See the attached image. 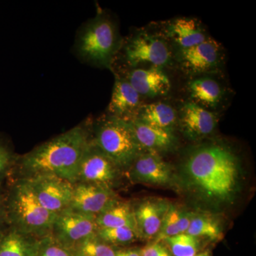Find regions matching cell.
<instances>
[{"instance_id": "12", "label": "cell", "mask_w": 256, "mask_h": 256, "mask_svg": "<svg viewBox=\"0 0 256 256\" xmlns=\"http://www.w3.org/2000/svg\"><path fill=\"white\" fill-rule=\"evenodd\" d=\"M220 60V46L218 42L207 38L200 44L182 50L180 60L185 70L191 74L206 73L214 70Z\"/></svg>"}, {"instance_id": "4", "label": "cell", "mask_w": 256, "mask_h": 256, "mask_svg": "<svg viewBox=\"0 0 256 256\" xmlns=\"http://www.w3.org/2000/svg\"><path fill=\"white\" fill-rule=\"evenodd\" d=\"M122 45L116 24L108 15L99 12L79 28L74 50L84 63L112 68Z\"/></svg>"}, {"instance_id": "26", "label": "cell", "mask_w": 256, "mask_h": 256, "mask_svg": "<svg viewBox=\"0 0 256 256\" xmlns=\"http://www.w3.org/2000/svg\"><path fill=\"white\" fill-rule=\"evenodd\" d=\"M186 234L196 237H206L216 240L222 237L220 226L212 218L204 216H194Z\"/></svg>"}, {"instance_id": "34", "label": "cell", "mask_w": 256, "mask_h": 256, "mask_svg": "<svg viewBox=\"0 0 256 256\" xmlns=\"http://www.w3.org/2000/svg\"><path fill=\"white\" fill-rule=\"evenodd\" d=\"M192 256H210V252H200V254H196Z\"/></svg>"}, {"instance_id": "11", "label": "cell", "mask_w": 256, "mask_h": 256, "mask_svg": "<svg viewBox=\"0 0 256 256\" xmlns=\"http://www.w3.org/2000/svg\"><path fill=\"white\" fill-rule=\"evenodd\" d=\"M141 106L140 96L128 80L116 75L108 114L130 122L137 118Z\"/></svg>"}, {"instance_id": "5", "label": "cell", "mask_w": 256, "mask_h": 256, "mask_svg": "<svg viewBox=\"0 0 256 256\" xmlns=\"http://www.w3.org/2000/svg\"><path fill=\"white\" fill-rule=\"evenodd\" d=\"M92 142L121 170L128 169L140 154L130 122L108 114L90 124Z\"/></svg>"}, {"instance_id": "25", "label": "cell", "mask_w": 256, "mask_h": 256, "mask_svg": "<svg viewBox=\"0 0 256 256\" xmlns=\"http://www.w3.org/2000/svg\"><path fill=\"white\" fill-rule=\"evenodd\" d=\"M18 156L11 140L0 132V188L4 186L9 178Z\"/></svg>"}, {"instance_id": "28", "label": "cell", "mask_w": 256, "mask_h": 256, "mask_svg": "<svg viewBox=\"0 0 256 256\" xmlns=\"http://www.w3.org/2000/svg\"><path fill=\"white\" fill-rule=\"evenodd\" d=\"M178 216L180 212L178 210L173 207H169L162 224L161 228L156 236L158 242L180 234Z\"/></svg>"}, {"instance_id": "23", "label": "cell", "mask_w": 256, "mask_h": 256, "mask_svg": "<svg viewBox=\"0 0 256 256\" xmlns=\"http://www.w3.org/2000/svg\"><path fill=\"white\" fill-rule=\"evenodd\" d=\"M68 250L73 256H116L118 249L101 240L96 234Z\"/></svg>"}, {"instance_id": "7", "label": "cell", "mask_w": 256, "mask_h": 256, "mask_svg": "<svg viewBox=\"0 0 256 256\" xmlns=\"http://www.w3.org/2000/svg\"><path fill=\"white\" fill-rule=\"evenodd\" d=\"M122 171L90 141L79 164L76 183L94 184L112 190Z\"/></svg>"}, {"instance_id": "14", "label": "cell", "mask_w": 256, "mask_h": 256, "mask_svg": "<svg viewBox=\"0 0 256 256\" xmlns=\"http://www.w3.org/2000/svg\"><path fill=\"white\" fill-rule=\"evenodd\" d=\"M129 168L132 178L146 182L164 184L171 178L169 166L156 153H140Z\"/></svg>"}, {"instance_id": "8", "label": "cell", "mask_w": 256, "mask_h": 256, "mask_svg": "<svg viewBox=\"0 0 256 256\" xmlns=\"http://www.w3.org/2000/svg\"><path fill=\"white\" fill-rule=\"evenodd\" d=\"M124 57L131 67L149 64L161 68L169 63L171 53L163 40L146 33L138 34L124 43Z\"/></svg>"}, {"instance_id": "2", "label": "cell", "mask_w": 256, "mask_h": 256, "mask_svg": "<svg viewBox=\"0 0 256 256\" xmlns=\"http://www.w3.org/2000/svg\"><path fill=\"white\" fill-rule=\"evenodd\" d=\"M186 170L192 182L208 196L225 200L235 190L236 159L224 146L212 144L196 150L186 161Z\"/></svg>"}, {"instance_id": "13", "label": "cell", "mask_w": 256, "mask_h": 256, "mask_svg": "<svg viewBox=\"0 0 256 256\" xmlns=\"http://www.w3.org/2000/svg\"><path fill=\"white\" fill-rule=\"evenodd\" d=\"M122 78L128 80L140 96L156 97L164 96L170 92L171 88L168 76L161 68L156 67L132 69Z\"/></svg>"}, {"instance_id": "21", "label": "cell", "mask_w": 256, "mask_h": 256, "mask_svg": "<svg viewBox=\"0 0 256 256\" xmlns=\"http://www.w3.org/2000/svg\"><path fill=\"white\" fill-rule=\"evenodd\" d=\"M148 124L161 129L170 130L176 120V111L164 102H153L141 106L137 118Z\"/></svg>"}, {"instance_id": "33", "label": "cell", "mask_w": 256, "mask_h": 256, "mask_svg": "<svg viewBox=\"0 0 256 256\" xmlns=\"http://www.w3.org/2000/svg\"><path fill=\"white\" fill-rule=\"evenodd\" d=\"M116 256H141L140 250L134 249H124V250H117Z\"/></svg>"}, {"instance_id": "17", "label": "cell", "mask_w": 256, "mask_h": 256, "mask_svg": "<svg viewBox=\"0 0 256 256\" xmlns=\"http://www.w3.org/2000/svg\"><path fill=\"white\" fill-rule=\"evenodd\" d=\"M182 124L192 137H203L214 130L216 118L203 106L190 102L184 106Z\"/></svg>"}, {"instance_id": "20", "label": "cell", "mask_w": 256, "mask_h": 256, "mask_svg": "<svg viewBox=\"0 0 256 256\" xmlns=\"http://www.w3.org/2000/svg\"><path fill=\"white\" fill-rule=\"evenodd\" d=\"M96 220L98 228L128 226L137 230L134 210L129 204L124 202H116L97 216Z\"/></svg>"}, {"instance_id": "9", "label": "cell", "mask_w": 256, "mask_h": 256, "mask_svg": "<svg viewBox=\"0 0 256 256\" xmlns=\"http://www.w3.org/2000/svg\"><path fill=\"white\" fill-rule=\"evenodd\" d=\"M26 182L37 200L48 212L57 215L69 208L73 183L56 176H42Z\"/></svg>"}, {"instance_id": "35", "label": "cell", "mask_w": 256, "mask_h": 256, "mask_svg": "<svg viewBox=\"0 0 256 256\" xmlns=\"http://www.w3.org/2000/svg\"><path fill=\"white\" fill-rule=\"evenodd\" d=\"M172 256L171 255H170V254H169V252H165L164 254H163L162 256Z\"/></svg>"}, {"instance_id": "27", "label": "cell", "mask_w": 256, "mask_h": 256, "mask_svg": "<svg viewBox=\"0 0 256 256\" xmlns=\"http://www.w3.org/2000/svg\"><path fill=\"white\" fill-rule=\"evenodd\" d=\"M174 256H192L197 254L200 242L196 237L190 234H180L164 239Z\"/></svg>"}, {"instance_id": "3", "label": "cell", "mask_w": 256, "mask_h": 256, "mask_svg": "<svg viewBox=\"0 0 256 256\" xmlns=\"http://www.w3.org/2000/svg\"><path fill=\"white\" fill-rule=\"evenodd\" d=\"M4 188L9 226L38 238L50 236L56 214L42 206L30 184L8 180Z\"/></svg>"}, {"instance_id": "18", "label": "cell", "mask_w": 256, "mask_h": 256, "mask_svg": "<svg viewBox=\"0 0 256 256\" xmlns=\"http://www.w3.org/2000/svg\"><path fill=\"white\" fill-rule=\"evenodd\" d=\"M138 144L142 148L159 150L172 146L174 138L170 130L154 127L138 119L130 121Z\"/></svg>"}, {"instance_id": "32", "label": "cell", "mask_w": 256, "mask_h": 256, "mask_svg": "<svg viewBox=\"0 0 256 256\" xmlns=\"http://www.w3.org/2000/svg\"><path fill=\"white\" fill-rule=\"evenodd\" d=\"M194 215L192 214H183L180 212L178 216V226H180V234H184L188 232V226Z\"/></svg>"}, {"instance_id": "22", "label": "cell", "mask_w": 256, "mask_h": 256, "mask_svg": "<svg viewBox=\"0 0 256 256\" xmlns=\"http://www.w3.org/2000/svg\"><path fill=\"white\" fill-rule=\"evenodd\" d=\"M188 89L192 97L197 102L206 107H214L222 99V88L214 79H195L190 82Z\"/></svg>"}, {"instance_id": "6", "label": "cell", "mask_w": 256, "mask_h": 256, "mask_svg": "<svg viewBox=\"0 0 256 256\" xmlns=\"http://www.w3.org/2000/svg\"><path fill=\"white\" fill-rule=\"evenodd\" d=\"M97 230L95 216L68 208L56 215L50 236L60 245L70 249L95 235Z\"/></svg>"}, {"instance_id": "31", "label": "cell", "mask_w": 256, "mask_h": 256, "mask_svg": "<svg viewBox=\"0 0 256 256\" xmlns=\"http://www.w3.org/2000/svg\"><path fill=\"white\" fill-rule=\"evenodd\" d=\"M166 252V249L158 242L148 246L140 250L141 256H161Z\"/></svg>"}, {"instance_id": "30", "label": "cell", "mask_w": 256, "mask_h": 256, "mask_svg": "<svg viewBox=\"0 0 256 256\" xmlns=\"http://www.w3.org/2000/svg\"><path fill=\"white\" fill-rule=\"evenodd\" d=\"M9 226L6 216L4 186L0 188V233Z\"/></svg>"}, {"instance_id": "1", "label": "cell", "mask_w": 256, "mask_h": 256, "mask_svg": "<svg viewBox=\"0 0 256 256\" xmlns=\"http://www.w3.org/2000/svg\"><path fill=\"white\" fill-rule=\"evenodd\" d=\"M90 124L84 121L28 152L18 154L8 180L28 181L56 176L75 184L79 164L92 141Z\"/></svg>"}, {"instance_id": "16", "label": "cell", "mask_w": 256, "mask_h": 256, "mask_svg": "<svg viewBox=\"0 0 256 256\" xmlns=\"http://www.w3.org/2000/svg\"><path fill=\"white\" fill-rule=\"evenodd\" d=\"M41 242L8 226L0 233V256H36Z\"/></svg>"}, {"instance_id": "15", "label": "cell", "mask_w": 256, "mask_h": 256, "mask_svg": "<svg viewBox=\"0 0 256 256\" xmlns=\"http://www.w3.org/2000/svg\"><path fill=\"white\" fill-rule=\"evenodd\" d=\"M168 208L162 202L146 201L133 210L139 236L151 238L158 236Z\"/></svg>"}, {"instance_id": "29", "label": "cell", "mask_w": 256, "mask_h": 256, "mask_svg": "<svg viewBox=\"0 0 256 256\" xmlns=\"http://www.w3.org/2000/svg\"><path fill=\"white\" fill-rule=\"evenodd\" d=\"M36 256H73L72 252L64 247L50 236L42 238L41 244Z\"/></svg>"}, {"instance_id": "10", "label": "cell", "mask_w": 256, "mask_h": 256, "mask_svg": "<svg viewBox=\"0 0 256 256\" xmlns=\"http://www.w3.org/2000/svg\"><path fill=\"white\" fill-rule=\"evenodd\" d=\"M118 201L114 190L94 184H74L69 210L92 216L100 214Z\"/></svg>"}, {"instance_id": "24", "label": "cell", "mask_w": 256, "mask_h": 256, "mask_svg": "<svg viewBox=\"0 0 256 256\" xmlns=\"http://www.w3.org/2000/svg\"><path fill=\"white\" fill-rule=\"evenodd\" d=\"M96 235L101 240L114 248L118 246L127 245L139 237V234L136 228L128 226L98 228L96 232Z\"/></svg>"}, {"instance_id": "19", "label": "cell", "mask_w": 256, "mask_h": 256, "mask_svg": "<svg viewBox=\"0 0 256 256\" xmlns=\"http://www.w3.org/2000/svg\"><path fill=\"white\" fill-rule=\"evenodd\" d=\"M170 34L182 50L192 48L206 40L196 21L191 18H180L170 25Z\"/></svg>"}]
</instances>
